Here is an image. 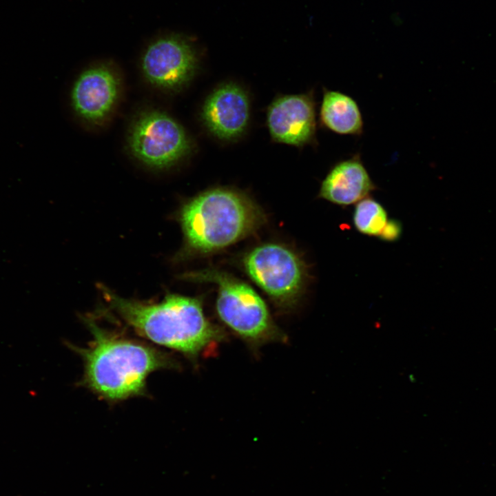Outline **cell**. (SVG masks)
<instances>
[{
  "label": "cell",
  "mask_w": 496,
  "mask_h": 496,
  "mask_svg": "<svg viewBox=\"0 0 496 496\" xmlns=\"http://www.w3.org/2000/svg\"><path fill=\"white\" fill-rule=\"evenodd\" d=\"M92 340L86 348L72 347L83 362L81 381L99 397L117 402L146 393V380L161 369H177L169 354L143 342L104 329L85 319Z\"/></svg>",
  "instance_id": "cell-1"
},
{
  "label": "cell",
  "mask_w": 496,
  "mask_h": 496,
  "mask_svg": "<svg viewBox=\"0 0 496 496\" xmlns=\"http://www.w3.org/2000/svg\"><path fill=\"white\" fill-rule=\"evenodd\" d=\"M103 292L110 308L138 334L192 361L225 339L224 330L206 317L200 298L169 294L159 303L144 304Z\"/></svg>",
  "instance_id": "cell-2"
},
{
  "label": "cell",
  "mask_w": 496,
  "mask_h": 496,
  "mask_svg": "<svg viewBox=\"0 0 496 496\" xmlns=\"http://www.w3.org/2000/svg\"><path fill=\"white\" fill-rule=\"evenodd\" d=\"M185 254L205 255L247 237L265 221L260 207L236 189L206 190L187 202L179 216Z\"/></svg>",
  "instance_id": "cell-3"
},
{
  "label": "cell",
  "mask_w": 496,
  "mask_h": 496,
  "mask_svg": "<svg viewBox=\"0 0 496 496\" xmlns=\"http://www.w3.org/2000/svg\"><path fill=\"white\" fill-rule=\"evenodd\" d=\"M183 277L216 285V309L219 318L250 347L257 348L285 340V336L275 324L265 302L247 283L214 269L188 273Z\"/></svg>",
  "instance_id": "cell-4"
},
{
  "label": "cell",
  "mask_w": 496,
  "mask_h": 496,
  "mask_svg": "<svg viewBox=\"0 0 496 496\" xmlns=\"http://www.w3.org/2000/svg\"><path fill=\"white\" fill-rule=\"evenodd\" d=\"M242 264L248 276L278 307L287 309L296 304L307 270L294 251L278 243L262 244L244 256Z\"/></svg>",
  "instance_id": "cell-5"
},
{
  "label": "cell",
  "mask_w": 496,
  "mask_h": 496,
  "mask_svg": "<svg viewBox=\"0 0 496 496\" xmlns=\"http://www.w3.org/2000/svg\"><path fill=\"white\" fill-rule=\"evenodd\" d=\"M132 154L145 165L156 169L172 166L191 150L192 142L184 128L159 111L142 113L129 136Z\"/></svg>",
  "instance_id": "cell-6"
},
{
  "label": "cell",
  "mask_w": 496,
  "mask_h": 496,
  "mask_svg": "<svg viewBox=\"0 0 496 496\" xmlns=\"http://www.w3.org/2000/svg\"><path fill=\"white\" fill-rule=\"evenodd\" d=\"M198 66L194 46L185 38L169 34L153 41L145 50L141 68L154 86L176 91L187 84Z\"/></svg>",
  "instance_id": "cell-7"
},
{
  "label": "cell",
  "mask_w": 496,
  "mask_h": 496,
  "mask_svg": "<svg viewBox=\"0 0 496 496\" xmlns=\"http://www.w3.org/2000/svg\"><path fill=\"white\" fill-rule=\"evenodd\" d=\"M267 123L276 142L296 147L313 143L317 123L313 94L277 98L267 110Z\"/></svg>",
  "instance_id": "cell-8"
},
{
  "label": "cell",
  "mask_w": 496,
  "mask_h": 496,
  "mask_svg": "<svg viewBox=\"0 0 496 496\" xmlns=\"http://www.w3.org/2000/svg\"><path fill=\"white\" fill-rule=\"evenodd\" d=\"M250 115L249 100L245 91L235 83L223 84L206 99L201 111L202 121L220 140L231 141L245 131Z\"/></svg>",
  "instance_id": "cell-9"
},
{
  "label": "cell",
  "mask_w": 496,
  "mask_h": 496,
  "mask_svg": "<svg viewBox=\"0 0 496 496\" xmlns=\"http://www.w3.org/2000/svg\"><path fill=\"white\" fill-rule=\"evenodd\" d=\"M118 91V79L110 68L105 65L91 67L82 72L73 85L72 107L83 120L99 123L113 109Z\"/></svg>",
  "instance_id": "cell-10"
},
{
  "label": "cell",
  "mask_w": 496,
  "mask_h": 496,
  "mask_svg": "<svg viewBox=\"0 0 496 496\" xmlns=\"http://www.w3.org/2000/svg\"><path fill=\"white\" fill-rule=\"evenodd\" d=\"M376 189L360 156L337 162L322 181L318 196L340 206H348L366 198Z\"/></svg>",
  "instance_id": "cell-11"
},
{
  "label": "cell",
  "mask_w": 496,
  "mask_h": 496,
  "mask_svg": "<svg viewBox=\"0 0 496 496\" xmlns=\"http://www.w3.org/2000/svg\"><path fill=\"white\" fill-rule=\"evenodd\" d=\"M321 124L340 135L359 136L363 132V118L357 102L337 90L323 89L320 110Z\"/></svg>",
  "instance_id": "cell-12"
},
{
  "label": "cell",
  "mask_w": 496,
  "mask_h": 496,
  "mask_svg": "<svg viewBox=\"0 0 496 496\" xmlns=\"http://www.w3.org/2000/svg\"><path fill=\"white\" fill-rule=\"evenodd\" d=\"M353 221L359 232L367 236H380L388 222L387 213L380 203L366 197L357 203Z\"/></svg>",
  "instance_id": "cell-13"
},
{
  "label": "cell",
  "mask_w": 496,
  "mask_h": 496,
  "mask_svg": "<svg viewBox=\"0 0 496 496\" xmlns=\"http://www.w3.org/2000/svg\"><path fill=\"white\" fill-rule=\"evenodd\" d=\"M401 231L400 223L396 220H390L379 237L385 241H394L400 237Z\"/></svg>",
  "instance_id": "cell-14"
}]
</instances>
